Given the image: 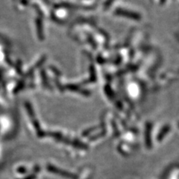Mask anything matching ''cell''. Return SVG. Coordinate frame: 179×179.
Returning <instances> with one entry per match:
<instances>
[{"label": "cell", "mask_w": 179, "mask_h": 179, "mask_svg": "<svg viewBox=\"0 0 179 179\" xmlns=\"http://www.w3.org/2000/svg\"><path fill=\"white\" fill-rule=\"evenodd\" d=\"M47 169L49 171V172H53L54 174H57V175H60V176L65 177V178H68L70 179L77 178V177H76V175L70 173V172H66V171L57 169V168H56L55 166H52V165H47Z\"/></svg>", "instance_id": "cell-1"}, {"label": "cell", "mask_w": 179, "mask_h": 179, "mask_svg": "<svg viewBox=\"0 0 179 179\" xmlns=\"http://www.w3.org/2000/svg\"><path fill=\"white\" fill-rule=\"evenodd\" d=\"M116 14H117L121 15V16L126 17L128 18L132 19V20H140L141 19L140 15L138 14L134 13V12H131L129 11L123 10V9H117L116 11Z\"/></svg>", "instance_id": "cell-2"}, {"label": "cell", "mask_w": 179, "mask_h": 179, "mask_svg": "<svg viewBox=\"0 0 179 179\" xmlns=\"http://www.w3.org/2000/svg\"><path fill=\"white\" fill-rule=\"evenodd\" d=\"M152 124L147 123L146 126V132H145V137H146V145L148 149H152Z\"/></svg>", "instance_id": "cell-3"}, {"label": "cell", "mask_w": 179, "mask_h": 179, "mask_svg": "<svg viewBox=\"0 0 179 179\" xmlns=\"http://www.w3.org/2000/svg\"><path fill=\"white\" fill-rule=\"evenodd\" d=\"M170 129H171V127L169 125H166L162 128L161 131H160L159 134H158V138H157L159 142H161V141L163 140V138L166 137V135L168 134V133L170 131Z\"/></svg>", "instance_id": "cell-4"}, {"label": "cell", "mask_w": 179, "mask_h": 179, "mask_svg": "<svg viewBox=\"0 0 179 179\" xmlns=\"http://www.w3.org/2000/svg\"><path fill=\"white\" fill-rule=\"evenodd\" d=\"M35 178H36V176L35 175H29V176L26 177V178H23V179H35Z\"/></svg>", "instance_id": "cell-5"}, {"label": "cell", "mask_w": 179, "mask_h": 179, "mask_svg": "<svg viewBox=\"0 0 179 179\" xmlns=\"http://www.w3.org/2000/svg\"><path fill=\"white\" fill-rule=\"evenodd\" d=\"M165 0H161V2H164Z\"/></svg>", "instance_id": "cell-6"}, {"label": "cell", "mask_w": 179, "mask_h": 179, "mask_svg": "<svg viewBox=\"0 0 179 179\" xmlns=\"http://www.w3.org/2000/svg\"><path fill=\"white\" fill-rule=\"evenodd\" d=\"M178 128H179V122L178 123Z\"/></svg>", "instance_id": "cell-7"}]
</instances>
